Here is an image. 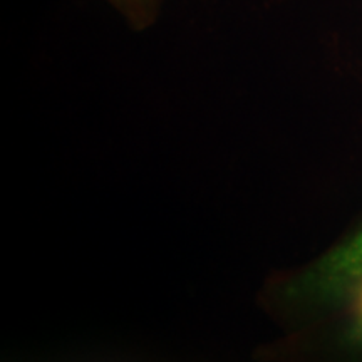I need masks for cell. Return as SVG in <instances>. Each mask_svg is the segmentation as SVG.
<instances>
[{
	"label": "cell",
	"mask_w": 362,
	"mask_h": 362,
	"mask_svg": "<svg viewBox=\"0 0 362 362\" xmlns=\"http://www.w3.org/2000/svg\"><path fill=\"white\" fill-rule=\"evenodd\" d=\"M361 282L362 226L296 275L285 287V296L300 305H334L352 296Z\"/></svg>",
	"instance_id": "obj_1"
},
{
	"label": "cell",
	"mask_w": 362,
	"mask_h": 362,
	"mask_svg": "<svg viewBox=\"0 0 362 362\" xmlns=\"http://www.w3.org/2000/svg\"><path fill=\"white\" fill-rule=\"evenodd\" d=\"M357 296L356 300V324H357V330L362 334V282L357 285V288L354 291Z\"/></svg>",
	"instance_id": "obj_2"
}]
</instances>
